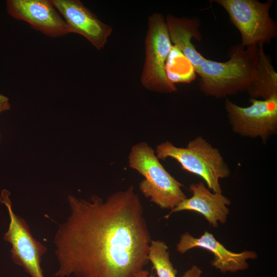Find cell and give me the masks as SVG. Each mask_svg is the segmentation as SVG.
<instances>
[{"instance_id": "obj_1", "label": "cell", "mask_w": 277, "mask_h": 277, "mask_svg": "<svg viewBox=\"0 0 277 277\" xmlns=\"http://www.w3.org/2000/svg\"><path fill=\"white\" fill-rule=\"evenodd\" d=\"M70 214L54 238L53 277H132L148 264L151 241L134 188L104 201L68 196Z\"/></svg>"}, {"instance_id": "obj_2", "label": "cell", "mask_w": 277, "mask_h": 277, "mask_svg": "<svg viewBox=\"0 0 277 277\" xmlns=\"http://www.w3.org/2000/svg\"><path fill=\"white\" fill-rule=\"evenodd\" d=\"M229 60L219 62L207 60L195 71L200 76V90L207 96L226 97L246 91L253 80L258 60V45L241 43L232 47Z\"/></svg>"}, {"instance_id": "obj_3", "label": "cell", "mask_w": 277, "mask_h": 277, "mask_svg": "<svg viewBox=\"0 0 277 277\" xmlns=\"http://www.w3.org/2000/svg\"><path fill=\"white\" fill-rule=\"evenodd\" d=\"M128 163L145 178L139 184L142 193L160 208L172 209L187 198L181 189L183 185L165 169L146 142L132 147Z\"/></svg>"}, {"instance_id": "obj_4", "label": "cell", "mask_w": 277, "mask_h": 277, "mask_svg": "<svg viewBox=\"0 0 277 277\" xmlns=\"http://www.w3.org/2000/svg\"><path fill=\"white\" fill-rule=\"evenodd\" d=\"M159 160H175L182 168L202 177L214 192H222L219 180L230 176L231 171L219 150L202 136L177 147L169 141L157 146L155 151Z\"/></svg>"}, {"instance_id": "obj_5", "label": "cell", "mask_w": 277, "mask_h": 277, "mask_svg": "<svg viewBox=\"0 0 277 277\" xmlns=\"http://www.w3.org/2000/svg\"><path fill=\"white\" fill-rule=\"evenodd\" d=\"M172 47L164 16L155 12L148 19L145 38V58L141 82L146 89L157 93L175 92L176 87L168 79L166 64Z\"/></svg>"}, {"instance_id": "obj_6", "label": "cell", "mask_w": 277, "mask_h": 277, "mask_svg": "<svg viewBox=\"0 0 277 277\" xmlns=\"http://www.w3.org/2000/svg\"><path fill=\"white\" fill-rule=\"evenodd\" d=\"M227 12L239 30L244 47L269 44L277 35V25L269 15L273 1L215 0Z\"/></svg>"}, {"instance_id": "obj_7", "label": "cell", "mask_w": 277, "mask_h": 277, "mask_svg": "<svg viewBox=\"0 0 277 277\" xmlns=\"http://www.w3.org/2000/svg\"><path fill=\"white\" fill-rule=\"evenodd\" d=\"M251 105L241 107L226 98L225 109L232 131L242 136L260 137L263 143L277 133V95L259 100L250 98Z\"/></svg>"}, {"instance_id": "obj_8", "label": "cell", "mask_w": 277, "mask_h": 277, "mask_svg": "<svg viewBox=\"0 0 277 277\" xmlns=\"http://www.w3.org/2000/svg\"><path fill=\"white\" fill-rule=\"evenodd\" d=\"M10 194L8 190L3 189L0 202L6 206L9 215V228L4 234V239L12 246V259L30 277H45L41 262L47 248L34 238L26 221L14 212Z\"/></svg>"}, {"instance_id": "obj_9", "label": "cell", "mask_w": 277, "mask_h": 277, "mask_svg": "<svg viewBox=\"0 0 277 277\" xmlns=\"http://www.w3.org/2000/svg\"><path fill=\"white\" fill-rule=\"evenodd\" d=\"M8 13L29 24L34 29L53 37L73 33L50 0H7Z\"/></svg>"}, {"instance_id": "obj_10", "label": "cell", "mask_w": 277, "mask_h": 277, "mask_svg": "<svg viewBox=\"0 0 277 277\" xmlns=\"http://www.w3.org/2000/svg\"><path fill=\"white\" fill-rule=\"evenodd\" d=\"M73 31L86 38L97 50L102 49L112 28L101 21L79 0H50Z\"/></svg>"}, {"instance_id": "obj_11", "label": "cell", "mask_w": 277, "mask_h": 277, "mask_svg": "<svg viewBox=\"0 0 277 277\" xmlns=\"http://www.w3.org/2000/svg\"><path fill=\"white\" fill-rule=\"evenodd\" d=\"M194 247H201L210 251L214 255L211 261L212 266L223 273L245 270L249 266L247 260L257 257L256 253L252 251L245 250L235 253L227 249L211 233L207 231L197 238L189 232L181 235L176 245L178 252L184 253Z\"/></svg>"}, {"instance_id": "obj_12", "label": "cell", "mask_w": 277, "mask_h": 277, "mask_svg": "<svg viewBox=\"0 0 277 277\" xmlns=\"http://www.w3.org/2000/svg\"><path fill=\"white\" fill-rule=\"evenodd\" d=\"M189 189L192 196L171 209L165 217L168 218L174 212L192 210L202 214L213 227H217L219 222L224 224L226 222L229 213L227 206L231 202L222 192L212 193L202 182L190 184Z\"/></svg>"}, {"instance_id": "obj_13", "label": "cell", "mask_w": 277, "mask_h": 277, "mask_svg": "<svg viewBox=\"0 0 277 277\" xmlns=\"http://www.w3.org/2000/svg\"><path fill=\"white\" fill-rule=\"evenodd\" d=\"M165 21L171 43L189 61L195 71L207 60L197 52L191 42L193 38L199 41L202 39L200 19L167 14Z\"/></svg>"}, {"instance_id": "obj_14", "label": "cell", "mask_w": 277, "mask_h": 277, "mask_svg": "<svg viewBox=\"0 0 277 277\" xmlns=\"http://www.w3.org/2000/svg\"><path fill=\"white\" fill-rule=\"evenodd\" d=\"M251 98L263 100L277 95V73L264 50L258 45V60L254 77L246 90Z\"/></svg>"}, {"instance_id": "obj_15", "label": "cell", "mask_w": 277, "mask_h": 277, "mask_svg": "<svg viewBox=\"0 0 277 277\" xmlns=\"http://www.w3.org/2000/svg\"><path fill=\"white\" fill-rule=\"evenodd\" d=\"M168 247L161 241L151 240L148 251V260L153 264L158 277H176L177 270L170 261Z\"/></svg>"}, {"instance_id": "obj_16", "label": "cell", "mask_w": 277, "mask_h": 277, "mask_svg": "<svg viewBox=\"0 0 277 277\" xmlns=\"http://www.w3.org/2000/svg\"><path fill=\"white\" fill-rule=\"evenodd\" d=\"M202 271L196 265H193L189 269L186 271L182 277H201Z\"/></svg>"}, {"instance_id": "obj_17", "label": "cell", "mask_w": 277, "mask_h": 277, "mask_svg": "<svg viewBox=\"0 0 277 277\" xmlns=\"http://www.w3.org/2000/svg\"><path fill=\"white\" fill-rule=\"evenodd\" d=\"M10 107L11 105L9 98L2 94H0V113L3 111L10 110Z\"/></svg>"}, {"instance_id": "obj_18", "label": "cell", "mask_w": 277, "mask_h": 277, "mask_svg": "<svg viewBox=\"0 0 277 277\" xmlns=\"http://www.w3.org/2000/svg\"><path fill=\"white\" fill-rule=\"evenodd\" d=\"M132 277H154V276L153 274H150L147 270L143 269L136 272Z\"/></svg>"}]
</instances>
